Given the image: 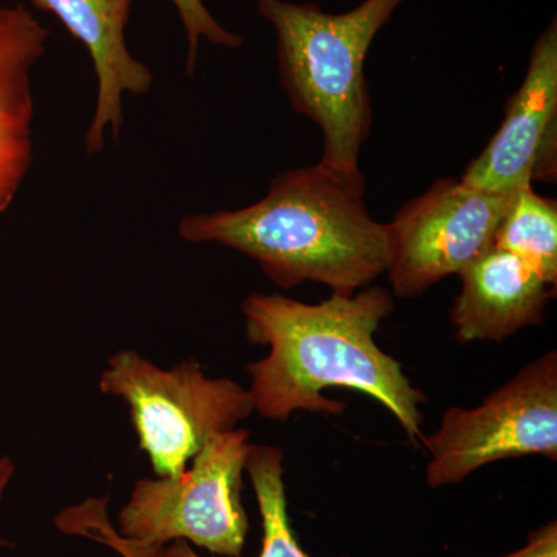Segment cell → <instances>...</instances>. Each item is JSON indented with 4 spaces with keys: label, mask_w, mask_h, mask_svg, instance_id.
Listing matches in <instances>:
<instances>
[{
    "label": "cell",
    "mask_w": 557,
    "mask_h": 557,
    "mask_svg": "<svg viewBox=\"0 0 557 557\" xmlns=\"http://www.w3.org/2000/svg\"><path fill=\"white\" fill-rule=\"evenodd\" d=\"M247 335L269 346L251 362L256 412L284 423L295 412L339 416L346 403L325 398L324 388L362 392L395 417L416 445L423 440V392L412 386L401 362L375 343L381 322L394 311V296L383 287L355 295H332L311 306L282 295H249L242 304Z\"/></svg>",
    "instance_id": "obj_1"
},
{
    "label": "cell",
    "mask_w": 557,
    "mask_h": 557,
    "mask_svg": "<svg viewBox=\"0 0 557 557\" xmlns=\"http://www.w3.org/2000/svg\"><path fill=\"white\" fill-rule=\"evenodd\" d=\"M364 193V177L319 161L276 175L251 207L182 219L178 233L248 256L277 287L311 281L350 296L372 287L391 260V231L370 215Z\"/></svg>",
    "instance_id": "obj_2"
},
{
    "label": "cell",
    "mask_w": 557,
    "mask_h": 557,
    "mask_svg": "<svg viewBox=\"0 0 557 557\" xmlns=\"http://www.w3.org/2000/svg\"><path fill=\"white\" fill-rule=\"evenodd\" d=\"M276 32L278 79L289 104L321 129V163L364 177L359 152L372 127L364 65L370 46L403 0H364L343 14L317 3L256 0Z\"/></svg>",
    "instance_id": "obj_3"
},
{
    "label": "cell",
    "mask_w": 557,
    "mask_h": 557,
    "mask_svg": "<svg viewBox=\"0 0 557 557\" xmlns=\"http://www.w3.org/2000/svg\"><path fill=\"white\" fill-rule=\"evenodd\" d=\"M100 388L129 406L139 448L159 478L182 475L208 440L255 412L248 388L209 379L194 359L163 370L137 351H119L109 359Z\"/></svg>",
    "instance_id": "obj_4"
},
{
    "label": "cell",
    "mask_w": 557,
    "mask_h": 557,
    "mask_svg": "<svg viewBox=\"0 0 557 557\" xmlns=\"http://www.w3.org/2000/svg\"><path fill=\"white\" fill-rule=\"evenodd\" d=\"M247 429L208 440L178 478L138 480L121 509V536L164 548L188 541L215 556L242 557L249 530L242 504V474L249 448Z\"/></svg>",
    "instance_id": "obj_5"
},
{
    "label": "cell",
    "mask_w": 557,
    "mask_h": 557,
    "mask_svg": "<svg viewBox=\"0 0 557 557\" xmlns=\"http://www.w3.org/2000/svg\"><path fill=\"white\" fill-rule=\"evenodd\" d=\"M429 487L457 485L472 472L527 456L557 458V354L520 370L478 408L453 406L434 434L423 437Z\"/></svg>",
    "instance_id": "obj_6"
},
{
    "label": "cell",
    "mask_w": 557,
    "mask_h": 557,
    "mask_svg": "<svg viewBox=\"0 0 557 557\" xmlns=\"http://www.w3.org/2000/svg\"><path fill=\"white\" fill-rule=\"evenodd\" d=\"M509 197L446 178L408 201L387 223L394 296L418 298L493 248Z\"/></svg>",
    "instance_id": "obj_7"
},
{
    "label": "cell",
    "mask_w": 557,
    "mask_h": 557,
    "mask_svg": "<svg viewBox=\"0 0 557 557\" xmlns=\"http://www.w3.org/2000/svg\"><path fill=\"white\" fill-rule=\"evenodd\" d=\"M557 24L534 44L527 75L508 101L505 119L461 182L491 193H512L533 180L555 182L557 163Z\"/></svg>",
    "instance_id": "obj_8"
},
{
    "label": "cell",
    "mask_w": 557,
    "mask_h": 557,
    "mask_svg": "<svg viewBox=\"0 0 557 557\" xmlns=\"http://www.w3.org/2000/svg\"><path fill=\"white\" fill-rule=\"evenodd\" d=\"M135 0H32L53 14L79 40L94 61L98 79L97 106L86 134V152H101L106 134L119 137L124 95L149 94L153 73L131 53L126 27Z\"/></svg>",
    "instance_id": "obj_9"
},
{
    "label": "cell",
    "mask_w": 557,
    "mask_h": 557,
    "mask_svg": "<svg viewBox=\"0 0 557 557\" xmlns=\"http://www.w3.org/2000/svg\"><path fill=\"white\" fill-rule=\"evenodd\" d=\"M450 322L460 343L504 341L522 329L541 324L556 285L530 263L493 247L461 270Z\"/></svg>",
    "instance_id": "obj_10"
},
{
    "label": "cell",
    "mask_w": 557,
    "mask_h": 557,
    "mask_svg": "<svg viewBox=\"0 0 557 557\" xmlns=\"http://www.w3.org/2000/svg\"><path fill=\"white\" fill-rule=\"evenodd\" d=\"M50 32L17 3L0 7V214L20 193L33 163L32 73Z\"/></svg>",
    "instance_id": "obj_11"
},
{
    "label": "cell",
    "mask_w": 557,
    "mask_h": 557,
    "mask_svg": "<svg viewBox=\"0 0 557 557\" xmlns=\"http://www.w3.org/2000/svg\"><path fill=\"white\" fill-rule=\"evenodd\" d=\"M245 471L251 479L262 518V548L259 557H310L300 548L289 522L282 450L251 445ZM164 557H201L188 542L177 541L164 549Z\"/></svg>",
    "instance_id": "obj_12"
},
{
    "label": "cell",
    "mask_w": 557,
    "mask_h": 557,
    "mask_svg": "<svg viewBox=\"0 0 557 557\" xmlns=\"http://www.w3.org/2000/svg\"><path fill=\"white\" fill-rule=\"evenodd\" d=\"M493 247L519 256L557 285L556 200L539 196L531 185L512 190Z\"/></svg>",
    "instance_id": "obj_13"
},
{
    "label": "cell",
    "mask_w": 557,
    "mask_h": 557,
    "mask_svg": "<svg viewBox=\"0 0 557 557\" xmlns=\"http://www.w3.org/2000/svg\"><path fill=\"white\" fill-rule=\"evenodd\" d=\"M106 498H87L78 507L64 509L57 518V527L70 536H81L108 545L121 557H164V548L121 536L110 523Z\"/></svg>",
    "instance_id": "obj_14"
},
{
    "label": "cell",
    "mask_w": 557,
    "mask_h": 557,
    "mask_svg": "<svg viewBox=\"0 0 557 557\" xmlns=\"http://www.w3.org/2000/svg\"><path fill=\"white\" fill-rule=\"evenodd\" d=\"M171 2L178 11L180 20L185 27L186 40H188V54H186L188 75H193L196 69L201 39H207L212 46L225 47V49H240L244 46V38L223 28L201 0H171Z\"/></svg>",
    "instance_id": "obj_15"
},
{
    "label": "cell",
    "mask_w": 557,
    "mask_h": 557,
    "mask_svg": "<svg viewBox=\"0 0 557 557\" xmlns=\"http://www.w3.org/2000/svg\"><path fill=\"white\" fill-rule=\"evenodd\" d=\"M502 557H557V525L555 520L533 531L525 547Z\"/></svg>",
    "instance_id": "obj_16"
},
{
    "label": "cell",
    "mask_w": 557,
    "mask_h": 557,
    "mask_svg": "<svg viewBox=\"0 0 557 557\" xmlns=\"http://www.w3.org/2000/svg\"><path fill=\"white\" fill-rule=\"evenodd\" d=\"M13 469L9 458L0 460V498H2L3 490H5L7 483H9L11 475H13Z\"/></svg>",
    "instance_id": "obj_17"
}]
</instances>
